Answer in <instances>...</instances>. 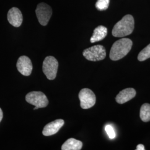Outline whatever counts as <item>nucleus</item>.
I'll return each instance as SVG.
<instances>
[{
  "instance_id": "obj_1",
  "label": "nucleus",
  "mask_w": 150,
  "mask_h": 150,
  "mask_svg": "<svg viewBox=\"0 0 150 150\" xmlns=\"http://www.w3.org/2000/svg\"><path fill=\"white\" fill-rule=\"evenodd\" d=\"M132 46V41L127 38H123L113 44L110 53V58L112 61H117L126 56Z\"/></svg>"
},
{
  "instance_id": "obj_2",
  "label": "nucleus",
  "mask_w": 150,
  "mask_h": 150,
  "mask_svg": "<svg viewBox=\"0 0 150 150\" xmlns=\"http://www.w3.org/2000/svg\"><path fill=\"white\" fill-rule=\"evenodd\" d=\"M134 17L130 15L124 16L113 27L112 33L114 37L122 38L131 34L134 29Z\"/></svg>"
},
{
  "instance_id": "obj_3",
  "label": "nucleus",
  "mask_w": 150,
  "mask_h": 150,
  "mask_svg": "<svg viewBox=\"0 0 150 150\" xmlns=\"http://www.w3.org/2000/svg\"><path fill=\"white\" fill-rule=\"evenodd\" d=\"M58 67L59 62L53 56H47L44 59L42 70L48 80H53L56 78Z\"/></svg>"
},
{
  "instance_id": "obj_4",
  "label": "nucleus",
  "mask_w": 150,
  "mask_h": 150,
  "mask_svg": "<svg viewBox=\"0 0 150 150\" xmlns=\"http://www.w3.org/2000/svg\"><path fill=\"white\" fill-rule=\"evenodd\" d=\"M83 55L86 59L91 61H101L106 57V49L102 45H95L85 49L83 52Z\"/></svg>"
},
{
  "instance_id": "obj_5",
  "label": "nucleus",
  "mask_w": 150,
  "mask_h": 150,
  "mask_svg": "<svg viewBox=\"0 0 150 150\" xmlns=\"http://www.w3.org/2000/svg\"><path fill=\"white\" fill-rule=\"evenodd\" d=\"M26 101L28 103L39 108L46 107L48 104L46 96L41 91H32L27 93Z\"/></svg>"
},
{
  "instance_id": "obj_6",
  "label": "nucleus",
  "mask_w": 150,
  "mask_h": 150,
  "mask_svg": "<svg viewBox=\"0 0 150 150\" xmlns=\"http://www.w3.org/2000/svg\"><path fill=\"white\" fill-rule=\"evenodd\" d=\"M79 97L80 100V106L83 109H88L96 103V98L93 92L88 88H83L81 90Z\"/></svg>"
},
{
  "instance_id": "obj_7",
  "label": "nucleus",
  "mask_w": 150,
  "mask_h": 150,
  "mask_svg": "<svg viewBox=\"0 0 150 150\" xmlns=\"http://www.w3.org/2000/svg\"><path fill=\"white\" fill-rule=\"evenodd\" d=\"M38 22L42 26H46L52 16V11L50 6L45 3L39 4L36 9Z\"/></svg>"
},
{
  "instance_id": "obj_8",
  "label": "nucleus",
  "mask_w": 150,
  "mask_h": 150,
  "mask_svg": "<svg viewBox=\"0 0 150 150\" xmlns=\"http://www.w3.org/2000/svg\"><path fill=\"white\" fill-rule=\"evenodd\" d=\"M18 71L22 75L25 76H28L32 72V64L31 59L26 56H22L18 59L17 64Z\"/></svg>"
},
{
  "instance_id": "obj_9",
  "label": "nucleus",
  "mask_w": 150,
  "mask_h": 150,
  "mask_svg": "<svg viewBox=\"0 0 150 150\" xmlns=\"http://www.w3.org/2000/svg\"><path fill=\"white\" fill-rule=\"evenodd\" d=\"M7 19L13 26L20 27L23 21V16L21 11L17 7H12L8 12Z\"/></svg>"
},
{
  "instance_id": "obj_10",
  "label": "nucleus",
  "mask_w": 150,
  "mask_h": 150,
  "mask_svg": "<svg viewBox=\"0 0 150 150\" xmlns=\"http://www.w3.org/2000/svg\"><path fill=\"white\" fill-rule=\"evenodd\" d=\"M64 120L58 119L47 124L43 128L42 134L45 136H49L56 134L64 125Z\"/></svg>"
},
{
  "instance_id": "obj_11",
  "label": "nucleus",
  "mask_w": 150,
  "mask_h": 150,
  "mask_svg": "<svg viewBox=\"0 0 150 150\" xmlns=\"http://www.w3.org/2000/svg\"><path fill=\"white\" fill-rule=\"evenodd\" d=\"M136 95V92L134 88H127L119 92L116 97V101L118 103L123 104L134 98Z\"/></svg>"
},
{
  "instance_id": "obj_12",
  "label": "nucleus",
  "mask_w": 150,
  "mask_h": 150,
  "mask_svg": "<svg viewBox=\"0 0 150 150\" xmlns=\"http://www.w3.org/2000/svg\"><path fill=\"white\" fill-rule=\"evenodd\" d=\"M107 28L103 26L97 27L93 31V35L90 39L91 43H95L103 40L107 36Z\"/></svg>"
},
{
  "instance_id": "obj_13",
  "label": "nucleus",
  "mask_w": 150,
  "mask_h": 150,
  "mask_svg": "<svg viewBox=\"0 0 150 150\" xmlns=\"http://www.w3.org/2000/svg\"><path fill=\"white\" fill-rule=\"evenodd\" d=\"M83 146L82 142L74 138L67 139L61 147L62 150H80Z\"/></svg>"
},
{
  "instance_id": "obj_14",
  "label": "nucleus",
  "mask_w": 150,
  "mask_h": 150,
  "mask_svg": "<svg viewBox=\"0 0 150 150\" xmlns=\"http://www.w3.org/2000/svg\"><path fill=\"white\" fill-rule=\"evenodd\" d=\"M139 116L141 120L145 122L150 121V104L145 103L140 108Z\"/></svg>"
},
{
  "instance_id": "obj_15",
  "label": "nucleus",
  "mask_w": 150,
  "mask_h": 150,
  "mask_svg": "<svg viewBox=\"0 0 150 150\" xmlns=\"http://www.w3.org/2000/svg\"><path fill=\"white\" fill-rule=\"evenodd\" d=\"M149 58H150V44L144 48L138 56V59L139 61H144Z\"/></svg>"
},
{
  "instance_id": "obj_16",
  "label": "nucleus",
  "mask_w": 150,
  "mask_h": 150,
  "mask_svg": "<svg viewBox=\"0 0 150 150\" xmlns=\"http://www.w3.org/2000/svg\"><path fill=\"white\" fill-rule=\"evenodd\" d=\"M110 4V0H97L95 6L99 11L107 10Z\"/></svg>"
},
{
  "instance_id": "obj_17",
  "label": "nucleus",
  "mask_w": 150,
  "mask_h": 150,
  "mask_svg": "<svg viewBox=\"0 0 150 150\" xmlns=\"http://www.w3.org/2000/svg\"><path fill=\"white\" fill-rule=\"evenodd\" d=\"M105 131L110 139H113L115 138V137H116L115 131L114 130V129L111 125H107L105 127Z\"/></svg>"
},
{
  "instance_id": "obj_18",
  "label": "nucleus",
  "mask_w": 150,
  "mask_h": 150,
  "mask_svg": "<svg viewBox=\"0 0 150 150\" xmlns=\"http://www.w3.org/2000/svg\"><path fill=\"white\" fill-rule=\"evenodd\" d=\"M145 147L142 144H139L137 145V147H136V150H145Z\"/></svg>"
},
{
  "instance_id": "obj_19",
  "label": "nucleus",
  "mask_w": 150,
  "mask_h": 150,
  "mask_svg": "<svg viewBox=\"0 0 150 150\" xmlns=\"http://www.w3.org/2000/svg\"><path fill=\"white\" fill-rule=\"evenodd\" d=\"M2 118H3V112H2V110H1V108H0V122L2 121Z\"/></svg>"
},
{
  "instance_id": "obj_20",
  "label": "nucleus",
  "mask_w": 150,
  "mask_h": 150,
  "mask_svg": "<svg viewBox=\"0 0 150 150\" xmlns=\"http://www.w3.org/2000/svg\"><path fill=\"white\" fill-rule=\"evenodd\" d=\"M38 107H36V106H35V107L33 108V110H37V109H38Z\"/></svg>"
}]
</instances>
